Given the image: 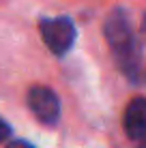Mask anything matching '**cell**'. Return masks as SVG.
<instances>
[{
    "label": "cell",
    "mask_w": 146,
    "mask_h": 148,
    "mask_svg": "<svg viewBox=\"0 0 146 148\" xmlns=\"http://www.w3.org/2000/svg\"><path fill=\"white\" fill-rule=\"evenodd\" d=\"M125 131L131 140H142L146 135V99L138 97L125 110Z\"/></svg>",
    "instance_id": "4"
},
{
    "label": "cell",
    "mask_w": 146,
    "mask_h": 148,
    "mask_svg": "<svg viewBox=\"0 0 146 148\" xmlns=\"http://www.w3.org/2000/svg\"><path fill=\"white\" fill-rule=\"evenodd\" d=\"M28 108L43 125H54L60 116V101L54 90L45 86H34L28 90Z\"/></svg>",
    "instance_id": "3"
},
{
    "label": "cell",
    "mask_w": 146,
    "mask_h": 148,
    "mask_svg": "<svg viewBox=\"0 0 146 148\" xmlns=\"http://www.w3.org/2000/svg\"><path fill=\"white\" fill-rule=\"evenodd\" d=\"M142 32H144V37H146V19H144V28H142Z\"/></svg>",
    "instance_id": "8"
},
{
    "label": "cell",
    "mask_w": 146,
    "mask_h": 148,
    "mask_svg": "<svg viewBox=\"0 0 146 148\" xmlns=\"http://www.w3.org/2000/svg\"><path fill=\"white\" fill-rule=\"evenodd\" d=\"M7 148H34L32 144H28V142H22V140H15V142H11Z\"/></svg>",
    "instance_id": "6"
},
{
    "label": "cell",
    "mask_w": 146,
    "mask_h": 148,
    "mask_svg": "<svg viewBox=\"0 0 146 148\" xmlns=\"http://www.w3.org/2000/svg\"><path fill=\"white\" fill-rule=\"evenodd\" d=\"M41 37L43 43L47 45L56 56H62L71 49L75 41V26L67 17H56V19H43L41 22Z\"/></svg>",
    "instance_id": "2"
},
{
    "label": "cell",
    "mask_w": 146,
    "mask_h": 148,
    "mask_svg": "<svg viewBox=\"0 0 146 148\" xmlns=\"http://www.w3.org/2000/svg\"><path fill=\"white\" fill-rule=\"evenodd\" d=\"M9 135H11V127H9L4 120H0V142H4Z\"/></svg>",
    "instance_id": "5"
},
{
    "label": "cell",
    "mask_w": 146,
    "mask_h": 148,
    "mask_svg": "<svg viewBox=\"0 0 146 148\" xmlns=\"http://www.w3.org/2000/svg\"><path fill=\"white\" fill-rule=\"evenodd\" d=\"M105 39H108L112 56L116 64L123 69V73L135 79L140 73V47L131 24L120 11H114L105 19Z\"/></svg>",
    "instance_id": "1"
},
{
    "label": "cell",
    "mask_w": 146,
    "mask_h": 148,
    "mask_svg": "<svg viewBox=\"0 0 146 148\" xmlns=\"http://www.w3.org/2000/svg\"><path fill=\"white\" fill-rule=\"evenodd\" d=\"M140 148H146V135L142 137V144H140Z\"/></svg>",
    "instance_id": "7"
}]
</instances>
